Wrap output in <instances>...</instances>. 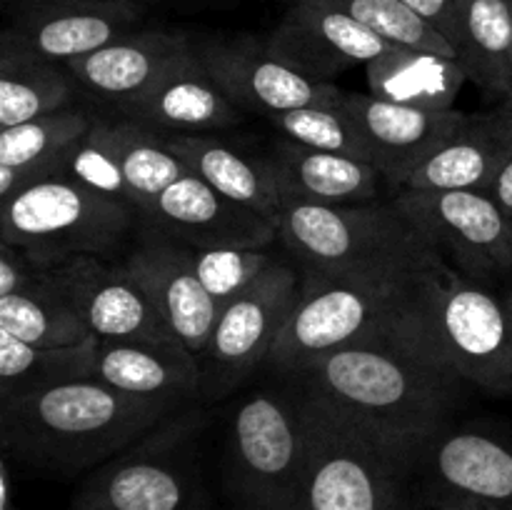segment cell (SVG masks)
Wrapping results in <instances>:
<instances>
[{"label": "cell", "mask_w": 512, "mask_h": 510, "mask_svg": "<svg viewBox=\"0 0 512 510\" xmlns=\"http://www.w3.org/2000/svg\"><path fill=\"white\" fill-rule=\"evenodd\" d=\"M185 408L180 400L123 393L98 378L70 380L0 405V445L10 460L40 473L75 475L108 463Z\"/></svg>", "instance_id": "6da1fadb"}, {"label": "cell", "mask_w": 512, "mask_h": 510, "mask_svg": "<svg viewBox=\"0 0 512 510\" xmlns=\"http://www.w3.org/2000/svg\"><path fill=\"white\" fill-rule=\"evenodd\" d=\"M388 343L493 398L512 395V335L503 295L448 260L415 275L390 325Z\"/></svg>", "instance_id": "7a4b0ae2"}, {"label": "cell", "mask_w": 512, "mask_h": 510, "mask_svg": "<svg viewBox=\"0 0 512 510\" xmlns=\"http://www.w3.org/2000/svg\"><path fill=\"white\" fill-rule=\"evenodd\" d=\"M288 378L413 448L448 428L468 388L465 380L393 343L348 345Z\"/></svg>", "instance_id": "3957f363"}, {"label": "cell", "mask_w": 512, "mask_h": 510, "mask_svg": "<svg viewBox=\"0 0 512 510\" xmlns=\"http://www.w3.org/2000/svg\"><path fill=\"white\" fill-rule=\"evenodd\" d=\"M278 240L300 273L318 280L403 283L445 260L393 198L360 205L283 200Z\"/></svg>", "instance_id": "277c9868"}, {"label": "cell", "mask_w": 512, "mask_h": 510, "mask_svg": "<svg viewBox=\"0 0 512 510\" xmlns=\"http://www.w3.org/2000/svg\"><path fill=\"white\" fill-rule=\"evenodd\" d=\"M295 385L308 438V458L295 510L408 508L413 500L408 483L418 475L423 448L398 443L313 390Z\"/></svg>", "instance_id": "5b68a950"}, {"label": "cell", "mask_w": 512, "mask_h": 510, "mask_svg": "<svg viewBox=\"0 0 512 510\" xmlns=\"http://www.w3.org/2000/svg\"><path fill=\"white\" fill-rule=\"evenodd\" d=\"M213 413L205 403L170 415L138 443L98 465L70 510H203L200 440Z\"/></svg>", "instance_id": "8992f818"}, {"label": "cell", "mask_w": 512, "mask_h": 510, "mask_svg": "<svg viewBox=\"0 0 512 510\" xmlns=\"http://www.w3.org/2000/svg\"><path fill=\"white\" fill-rule=\"evenodd\" d=\"M143 228L135 205L98 193L75 180L58 178L30 185L3 200L0 238L40 265L63 263L73 255L118 260Z\"/></svg>", "instance_id": "52a82bcc"}, {"label": "cell", "mask_w": 512, "mask_h": 510, "mask_svg": "<svg viewBox=\"0 0 512 510\" xmlns=\"http://www.w3.org/2000/svg\"><path fill=\"white\" fill-rule=\"evenodd\" d=\"M308 438L298 385L255 388L238 400L228 425L225 478L243 510H295Z\"/></svg>", "instance_id": "ba28073f"}, {"label": "cell", "mask_w": 512, "mask_h": 510, "mask_svg": "<svg viewBox=\"0 0 512 510\" xmlns=\"http://www.w3.org/2000/svg\"><path fill=\"white\" fill-rule=\"evenodd\" d=\"M410 283L413 280L353 283L303 275L298 303L265 365L275 375H288L348 345L388 343L390 325Z\"/></svg>", "instance_id": "9c48e42d"}, {"label": "cell", "mask_w": 512, "mask_h": 510, "mask_svg": "<svg viewBox=\"0 0 512 510\" xmlns=\"http://www.w3.org/2000/svg\"><path fill=\"white\" fill-rule=\"evenodd\" d=\"M300 290V270L278 258L243 295L220 310L208 348L200 355V403L225 398L248 380L255 368L268 363Z\"/></svg>", "instance_id": "30bf717a"}, {"label": "cell", "mask_w": 512, "mask_h": 510, "mask_svg": "<svg viewBox=\"0 0 512 510\" xmlns=\"http://www.w3.org/2000/svg\"><path fill=\"white\" fill-rule=\"evenodd\" d=\"M390 198L455 270L493 288L512 278V228L490 193L398 190Z\"/></svg>", "instance_id": "8fae6325"}, {"label": "cell", "mask_w": 512, "mask_h": 510, "mask_svg": "<svg viewBox=\"0 0 512 510\" xmlns=\"http://www.w3.org/2000/svg\"><path fill=\"white\" fill-rule=\"evenodd\" d=\"M60 293L100 340H173L168 320L123 260L73 255L50 265ZM178 340V338H175Z\"/></svg>", "instance_id": "7c38bea8"}, {"label": "cell", "mask_w": 512, "mask_h": 510, "mask_svg": "<svg viewBox=\"0 0 512 510\" xmlns=\"http://www.w3.org/2000/svg\"><path fill=\"white\" fill-rule=\"evenodd\" d=\"M195 48L215 80L245 113L270 118L308 105H333L343 95L333 83L310 78L253 38L205 40L195 43Z\"/></svg>", "instance_id": "4fadbf2b"}, {"label": "cell", "mask_w": 512, "mask_h": 510, "mask_svg": "<svg viewBox=\"0 0 512 510\" xmlns=\"http://www.w3.org/2000/svg\"><path fill=\"white\" fill-rule=\"evenodd\" d=\"M120 260L158 305L175 338L200 358L220 308L200 283L188 245L143 223L135 243Z\"/></svg>", "instance_id": "5bb4252c"}, {"label": "cell", "mask_w": 512, "mask_h": 510, "mask_svg": "<svg viewBox=\"0 0 512 510\" xmlns=\"http://www.w3.org/2000/svg\"><path fill=\"white\" fill-rule=\"evenodd\" d=\"M420 475L428 498H468L512 510V435L488 425H448L420 450Z\"/></svg>", "instance_id": "9a60e30c"}, {"label": "cell", "mask_w": 512, "mask_h": 510, "mask_svg": "<svg viewBox=\"0 0 512 510\" xmlns=\"http://www.w3.org/2000/svg\"><path fill=\"white\" fill-rule=\"evenodd\" d=\"M288 8L265 48L310 78L333 83L350 65L375 60L395 48L343 10L323 0H285Z\"/></svg>", "instance_id": "2e32d148"}, {"label": "cell", "mask_w": 512, "mask_h": 510, "mask_svg": "<svg viewBox=\"0 0 512 510\" xmlns=\"http://www.w3.org/2000/svg\"><path fill=\"white\" fill-rule=\"evenodd\" d=\"M135 0H25L5 33L50 63H68L133 33L140 23Z\"/></svg>", "instance_id": "e0dca14e"}, {"label": "cell", "mask_w": 512, "mask_h": 510, "mask_svg": "<svg viewBox=\"0 0 512 510\" xmlns=\"http://www.w3.org/2000/svg\"><path fill=\"white\" fill-rule=\"evenodd\" d=\"M143 223L190 248H270L278 240L273 220L225 198L195 173L163 190Z\"/></svg>", "instance_id": "ac0fdd59"}, {"label": "cell", "mask_w": 512, "mask_h": 510, "mask_svg": "<svg viewBox=\"0 0 512 510\" xmlns=\"http://www.w3.org/2000/svg\"><path fill=\"white\" fill-rule=\"evenodd\" d=\"M115 110L160 135H208L240 123L245 113L215 80L195 43L148 90Z\"/></svg>", "instance_id": "d6986e66"}, {"label": "cell", "mask_w": 512, "mask_h": 510, "mask_svg": "<svg viewBox=\"0 0 512 510\" xmlns=\"http://www.w3.org/2000/svg\"><path fill=\"white\" fill-rule=\"evenodd\" d=\"M340 105L353 115L358 128L363 130L373 150L375 168L388 178L393 193L400 188L405 175L420 160L428 158L440 143H445L468 118V113H460L455 108H410V105L373 98L370 93H343Z\"/></svg>", "instance_id": "ffe728a7"}, {"label": "cell", "mask_w": 512, "mask_h": 510, "mask_svg": "<svg viewBox=\"0 0 512 510\" xmlns=\"http://www.w3.org/2000/svg\"><path fill=\"white\" fill-rule=\"evenodd\" d=\"M512 158V108L468 113L465 123L420 160L398 190H478L488 193ZM395 190V193H398Z\"/></svg>", "instance_id": "44dd1931"}, {"label": "cell", "mask_w": 512, "mask_h": 510, "mask_svg": "<svg viewBox=\"0 0 512 510\" xmlns=\"http://www.w3.org/2000/svg\"><path fill=\"white\" fill-rule=\"evenodd\" d=\"M193 40L175 30H133L115 43L68 60L65 70L78 90L93 98L120 105L148 90L180 55H185Z\"/></svg>", "instance_id": "7402d4cb"}, {"label": "cell", "mask_w": 512, "mask_h": 510, "mask_svg": "<svg viewBox=\"0 0 512 510\" xmlns=\"http://www.w3.org/2000/svg\"><path fill=\"white\" fill-rule=\"evenodd\" d=\"M265 160L273 168L283 200L360 205L378 200L388 185V178L365 160L308 148L283 135L275 140Z\"/></svg>", "instance_id": "603a6c76"}, {"label": "cell", "mask_w": 512, "mask_h": 510, "mask_svg": "<svg viewBox=\"0 0 512 510\" xmlns=\"http://www.w3.org/2000/svg\"><path fill=\"white\" fill-rule=\"evenodd\" d=\"M93 378L148 398L200 403V358L180 340H100Z\"/></svg>", "instance_id": "cb8c5ba5"}, {"label": "cell", "mask_w": 512, "mask_h": 510, "mask_svg": "<svg viewBox=\"0 0 512 510\" xmlns=\"http://www.w3.org/2000/svg\"><path fill=\"white\" fill-rule=\"evenodd\" d=\"M168 148L183 160L198 178L218 193L278 225L280 195L278 180L265 155H250L213 135H163Z\"/></svg>", "instance_id": "d4e9b609"}, {"label": "cell", "mask_w": 512, "mask_h": 510, "mask_svg": "<svg viewBox=\"0 0 512 510\" xmlns=\"http://www.w3.org/2000/svg\"><path fill=\"white\" fill-rule=\"evenodd\" d=\"M365 70L373 98L425 110H453L470 80L463 60L400 45L370 60Z\"/></svg>", "instance_id": "484cf974"}, {"label": "cell", "mask_w": 512, "mask_h": 510, "mask_svg": "<svg viewBox=\"0 0 512 510\" xmlns=\"http://www.w3.org/2000/svg\"><path fill=\"white\" fill-rule=\"evenodd\" d=\"M75 80L65 65L38 58L0 35V128L28 123L40 115L58 113L73 105Z\"/></svg>", "instance_id": "4316f807"}, {"label": "cell", "mask_w": 512, "mask_h": 510, "mask_svg": "<svg viewBox=\"0 0 512 510\" xmlns=\"http://www.w3.org/2000/svg\"><path fill=\"white\" fill-rule=\"evenodd\" d=\"M458 53L470 80L493 100H508L512 68V0H455Z\"/></svg>", "instance_id": "83f0119b"}, {"label": "cell", "mask_w": 512, "mask_h": 510, "mask_svg": "<svg viewBox=\"0 0 512 510\" xmlns=\"http://www.w3.org/2000/svg\"><path fill=\"white\" fill-rule=\"evenodd\" d=\"M100 338L68 348H38L0 330V405L70 380L93 378Z\"/></svg>", "instance_id": "f1b7e54d"}, {"label": "cell", "mask_w": 512, "mask_h": 510, "mask_svg": "<svg viewBox=\"0 0 512 510\" xmlns=\"http://www.w3.org/2000/svg\"><path fill=\"white\" fill-rule=\"evenodd\" d=\"M0 330L38 348H68L95 338L60 293L53 273L45 285L0 298Z\"/></svg>", "instance_id": "f546056e"}, {"label": "cell", "mask_w": 512, "mask_h": 510, "mask_svg": "<svg viewBox=\"0 0 512 510\" xmlns=\"http://www.w3.org/2000/svg\"><path fill=\"white\" fill-rule=\"evenodd\" d=\"M118 163L123 170L128 198L140 215L148 213L163 190L190 173L188 165L168 148L165 138L128 118L110 120Z\"/></svg>", "instance_id": "4dcf8cb0"}, {"label": "cell", "mask_w": 512, "mask_h": 510, "mask_svg": "<svg viewBox=\"0 0 512 510\" xmlns=\"http://www.w3.org/2000/svg\"><path fill=\"white\" fill-rule=\"evenodd\" d=\"M95 118L83 108H65L28 123L0 128V165L25 168L73 148L93 128Z\"/></svg>", "instance_id": "1f68e13d"}, {"label": "cell", "mask_w": 512, "mask_h": 510, "mask_svg": "<svg viewBox=\"0 0 512 510\" xmlns=\"http://www.w3.org/2000/svg\"><path fill=\"white\" fill-rule=\"evenodd\" d=\"M268 120L283 138L308 145V148L350 155V158L375 165L373 150H370L363 130L358 128L353 115L340 105V100L333 105L295 108L288 110V113L270 115Z\"/></svg>", "instance_id": "d6a6232c"}, {"label": "cell", "mask_w": 512, "mask_h": 510, "mask_svg": "<svg viewBox=\"0 0 512 510\" xmlns=\"http://www.w3.org/2000/svg\"><path fill=\"white\" fill-rule=\"evenodd\" d=\"M333 8L343 10L345 15L355 18L385 38L388 43L400 45V48L428 50V53L445 55V58H458L460 53L438 28L420 18L415 10L400 0H323Z\"/></svg>", "instance_id": "836d02e7"}, {"label": "cell", "mask_w": 512, "mask_h": 510, "mask_svg": "<svg viewBox=\"0 0 512 510\" xmlns=\"http://www.w3.org/2000/svg\"><path fill=\"white\" fill-rule=\"evenodd\" d=\"M190 258L200 283L223 310L243 295L278 255L270 248H190Z\"/></svg>", "instance_id": "e575fe53"}, {"label": "cell", "mask_w": 512, "mask_h": 510, "mask_svg": "<svg viewBox=\"0 0 512 510\" xmlns=\"http://www.w3.org/2000/svg\"><path fill=\"white\" fill-rule=\"evenodd\" d=\"M400 3L408 5L410 10L420 15V18L428 20L433 28H438L450 43L458 48V3L455 0H400Z\"/></svg>", "instance_id": "d590c367"}, {"label": "cell", "mask_w": 512, "mask_h": 510, "mask_svg": "<svg viewBox=\"0 0 512 510\" xmlns=\"http://www.w3.org/2000/svg\"><path fill=\"white\" fill-rule=\"evenodd\" d=\"M488 193L493 195L500 213L505 215V220H508V225L512 228V158L505 163V168L500 170V175L495 178L493 188H490Z\"/></svg>", "instance_id": "8d00e7d4"}, {"label": "cell", "mask_w": 512, "mask_h": 510, "mask_svg": "<svg viewBox=\"0 0 512 510\" xmlns=\"http://www.w3.org/2000/svg\"><path fill=\"white\" fill-rule=\"evenodd\" d=\"M428 498V495H425ZM433 503L435 510H503L498 505H488V503H478V500H468V498H428Z\"/></svg>", "instance_id": "74e56055"}, {"label": "cell", "mask_w": 512, "mask_h": 510, "mask_svg": "<svg viewBox=\"0 0 512 510\" xmlns=\"http://www.w3.org/2000/svg\"><path fill=\"white\" fill-rule=\"evenodd\" d=\"M0 510H13V473L8 455L0 460Z\"/></svg>", "instance_id": "f35d334b"}, {"label": "cell", "mask_w": 512, "mask_h": 510, "mask_svg": "<svg viewBox=\"0 0 512 510\" xmlns=\"http://www.w3.org/2000/svg\"><path fill=\"white\" fill-rule=\"evenodd\" d=\"M500 295H503L505 310H508V320H510V335H512V278H510V280H505V283L500 285Z\"/></svg>", "instance_id": "ab89813d"}, {"label": "cell", "mask_w": 512, "mask_h": 510, "mask_svg": "<svg viewBox=\"0 0 512 510\" xmlns=\"http://www.w3.org/2000/svg\"><path fill=\"white\" fill-rule=\"evenodd\" d=\"M405 510H435V508L428 498H423V500H410Z\"/></svg>", "instance_id": "60d3db41"}, {"label": "cell", "mask_w": 512, "mask_h": 510, "mask_svg": "<svg viewBox=\"0 0 512 510\" xmlns=\"http://www.w3.org/2000/svg\"><path fill=\"white\" fill-rule=\"evenodd\" d=\"M505 105L512 108V68H510V93H508V100H505Z\"/></svg>", "instance_id": "b9f144b4"}, {"label": "cell", "mask_w": 512, "mask_h": 510, "mask_svg": "<svg viewBox=\"0 0 512 510\" xmlns=\"http://www.w3.org/2000/svg\"><path fill=\"white\" fill-rule=\"evenodd\" d=\"M193 3H203V0H193Z\"/></svg>", "instance_id": "7bdbcfd3"}]
</instances>
